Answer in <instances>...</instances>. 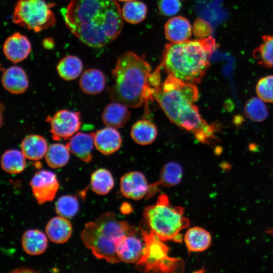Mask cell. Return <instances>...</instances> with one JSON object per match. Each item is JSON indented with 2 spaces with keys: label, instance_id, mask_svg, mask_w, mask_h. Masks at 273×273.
Masks as SVG:
<instances>
[{
  "label": "cell",
  "instance_id": "obj_33",
  "mask_svg": "<svg viewBox=\"0 0 273 273\" xmlns=\"http://www.w3.org/2000/svg\"><path fill=\"white\" fill-rule=\"evenodd\" d=\"M246 115L252 120L263 121L268 116V110L263 101L253 97L248 101L245 106Z\"/></svg>",
  "mask_w": 273,
  "mask_h": 273
},
{
  "label": "cell",
  "instance_id": "obj_25",
  "mask_svg": "<svg viewBox=\"0 0 273 273\" xmlns=\"http://www.w3.org/2000/svg\"><path fill=\"white\" fill-rule=\"evenodd\" d=\"M130 135L132 140L139 145H149L157 137V127L150 120H140L132 125Z\"/></svg>",
  "mask_w": 273,
  "mask_h": 273
},
{
  "label": "cell",
  "instance_id": "obj_29",
  "mask_svg": "<svg viewBox=\"0 0 273 273\" xmlns=\"http://www.w3.org/2000/svg\"><path fill=\"white\" fill-rule=\"evenodd\" d=\"M114 181L111 172L106 169L99 168L91 175L92 190L100 195L108 194L113 188Z\"/></svg>",
  "mask_w": 273,
  "mask_h": 273
},
{
  "label": "cell",
  "instance_id": "obj_34",
  "mask_svg": "<svg viewBox=\"0 0 273 273\" xmlns=\"http://www.w3.org/2000/svg\"><path fill=\"white\" fill-rule=\"evenodd\" d=\"M256 93L261 100L273 103V75H268L261 78L258 82Z\"/></svg>",
  "mask_w": 273,
  "mask_h": 273
},
{
  "label": "cell",
  "instance_id": "obj_23",
  "mask_svg": "<svg viewBox=\"0 0 273 273\" xmlns=\"http://www.w3.org/2000/svg\"><path fill=\"white\" fill-rule=\"evenodd\" d=\"M48 147L46 140L38 134L26 136L21 144V151L25 157L33 161H37L45 156Z\"/></svg>",
  "mask_w": 273,
  "mask_h": 273
},
{
  "label": "cell",
  "instance_id": "obj_15",
  "mask_svg": "<svg viewBox=\"0 0 273 273\" xmlns=\"http://www.w3.org/2000/svg\"><path fill=\"white\" fill-rule=\"evenodd\" d=\"M2 82L4 87L13 94H22L29 86L26 73L18 66H11L4 71Z\"/></svg>",
  "mask_w": 273,
  "mask_h": 273
},
{
  "label": "cell",
  "instance_id": "obj_38",
  "mask_svg": "<svg viewBox=\"0 0 273 273\" xmlns=\"http://www.w3.org/2000/svg\"><path fill=\"white\" fill-rule=\"evenodd\" d=\"M13 272H36L31 268L27 267H20L19 268H16L14 270Z\"/></svg>",
  "mask_w": 273,
  "mask_h": 273
},
{
  "label": "cell",
  "instance_id": "obj_16",
  "mask_svg": "<svg viewBox=\"0 0 273 273\" xmlns=\"http://www.w3.org/2000/svg\"><path fill=\"white\" fill-rule=\"evenodd\" d=\"M66 146L70 152L80 160L86 163L92 161L95 146L93 133L77 132L69 139Z\"/></svg>",
  "mask_w": 273,
  "mask_h": 273
},
{
  "label": "cell",
  "instance_id": "obj_41",
  "mask_svg": "<svg viewBox=\"0 0 273 273\" xmlns=\"http://www.w3.org/2000/svg\"><path fill=\"white\" fill-rule=\"evenodd\" d=\"M118 1H122V2H128V1H130L132 0H118Z\"/></svg>",
  "mask_w": 273,
  "mask_h": 273
},
{
  "label": "cell",
  "instance_id": "obj_24",
  "mask_svg": "<svg viewBox=\"0 0 273 273\" xmlns=\"http://www.w3.org/2000/svg\"><path fill=\"white\" fill-rule=\"evenodd\" d=\"M21 244L24 251L31 255L43 253L48 246L46 236L41 231L36 229L26 231L23 235Z\"/></svg>",
  "mask_w": 273,
  "mask_h": 273
},
{
  "label": "cell",
  "instance_id": "obj_4",
  "mask_svg": "<svg viewBox=\"0 0 273 273\" xmlns=\"http://www.w3.org/2000/svg\"><path fill=\"white\" fill-rule=\"evenodd\" d=\"M215 39L205 38L166 44L160 64L168 75L196 84L201 82L210 66V58L216 49Z\"/></svg>",
  "mask_w": 273,
  "mask_h": 273
},
{
  "label": "cell",
  "instance_id": "obj_30",
  "mask_svg": "<svg viewBox=\"0 0 273 273\" xmlns=\"http://www.w3.org/2000/svg\"><path fill=\"white\" fill-rule=\"evenodd\" d=\"M262 42L253 51V56L261 66L273 68V36L264 35Z\"/></svg>",
  "mask_w": 273,
  "mask_h": 273
},
{
  "label": "cell",
  "instance_id": "obj_1",
  "mask_svg": "<svg viewBox=\"0 0 273 273\" xmlns=\"http://www.w3.org/2000/svg\"><path fill=\"white\" fill-rule=\"evenodd\" d=\"M64 18L72 33L96 48L114 40L123 25L121 10L116 0H70Z\"/></svg>",
  "mask_w": 273,
  "mask_h": 273
},
{
  "label": "cell",
  "instance_id": "obj_7",
  "mask_svg": "<svg viewBox=\"0 0 273 273\" xmlns=\"http://www.w3.org/2000/svg\"><path fill=\"white\" fill-rule=\"evenodd\" d=\"M144 248L142 256L135 263V268L143 272H181L184 261L168 255L169 247L153 233L141 228Z\"/></svg>",
  "mask_w": 273,
  "mask_h": 273
},
{
  "label": "cell",
  "instance_id": "obj_2",
  "mask_svg": "<svg viewBox=\"0 0 273 273\" xmlns=\"http://www.w3.org/2000/svg\"><path fill=\"white\" fill-rule=\"evenodd\" d=\"M199 93L196 84L168 75L154 88L153 97L168 119L179 127L191 132L202 144L210 145L216 140L217 126L209 124L194 104Z\"/></svg>",
  "mask_w": 273,
  "mask_h": 273
},
{
  "label": "cell",
  "instance_id": "obj_3",
  "mask_svg": "<svg viewBox=\"0 0 273 273\" xmlns=\"http://www.w3.org/2000/svg\"><path fill=\"white\" fill-rule=\"evenodd\" d=\"M151 73V67L144 57L132 52L119 56L112 70L114 83L107 89L110 98L131 108L147 104L154 99Z\"/></svg>",
  "mask_w": 273,
  "mask_h": 273
},
{
  "label": "cell",
  "instance_id": "obj_14",
  "mask_svg": "<svg viewBox=\"0 0 273 273\" xmlns=\"http://www.w3.org/2000/svg\"><path fill=\"white\" fill-rule=\"evenodd\" d=\"M144 243L131 234L123 237L116 247L117 254L121 260L126 263H136L142 255Z\"/></svg>",
  "mask_w": 273,
  "mask_h": 273
},
{
  "label": "cell",
  "instance_id": "obj_36",
  "mask_svg": "<svg viewBox=\"0 0 273 273\" xmlns=\"http://www.w3.org/2000/svg\"><path fill=\"white\" fill-rule=\"evenodd\" d=\"M180 0H160L158 4V8L160 12L167 16L177 14L181 8Z\"/></svg>",
  "mask_w": 273,
  "mask_h": 273
},
{
  "label": "cell",
  "instance_id": "obj_27",
  "mask_svg": "<svg viewBox=\"0 0 273 273\" xmlns=\"http://www.w3.org/2000/svg\"><path fill=\"white\" fill-rule=\"evenodd\" d=\"M26 158L21 151L16 149L7 150L1 157L2 168L9 173H21L26 167Z\"/></svg>",
  "mask_w": 273,
  "mask_h": 273
},
{
  "label": "cell",
  "instance_id": "obj_11",
  "mask_svg": "<svg viewBox=\"0 0 273 273\" xmlns=\"http://www.w3.org/2000/svg\"><path fill=\"white\" fill-rule=\"evenodd\" d=\"M120 189L125 197L139 200L147 196L149 185L143 173L140 171H131L121 177Z\"/></svg>",
  "mask_w": 273,
  "mask_h": 273
},
{
  "label": "cell",
  "instance_id": "obj_35",
  "mask_svg": "<svg viewBox=\"0 0 273 273\" xmlns=\"http://www.w3.org/2000/svg\"><path fill=\"white\" fill-rule=\"evenodd\" d=\"M192 29L194 35L198 38L210 36L213 31L210 23L201 18L196 19Z\"/></svg>",
  "mask_w": 273,
  "mask_h": 273
},
{
  "label": "cell",
  "instance_id": "obj_21",
  "mask_svg": "<svg viewBox=\"0 0 273 273\" xmlns=\"http://www.w3.org/2000/svg\"><path fill=\"white\" fill-rule=\"evenodd\" d=\"M184 240L190 252H200L209 248L211 244L212 237L206 230L195 226L188 230Z\"/></svg>",
  "mask_w": 273,
  "mask_h": 273
},
{
  "label": "cell",
  "instance_id": "obj_26",
  "mask_svg": "<svg viewBox=\"0 0 273 273\" xmlns=\"http://www.w3.org/2000/svg\"><path fill=\"white\" fill-rule=\"evenodd\" d=\"M83 64L77 56L68 55L60 60L57 66L59 76L63 79L71 81L76 79L82 73Z\"/></svg>",
  "mask_w": 273,
  "mask_h": 273
},
{
  "label": "cell",
  "instance_id": "obj_12",
  "mask_svg": "<svg viewBox=\"0 0 273 273\" xmlns=\"http://www.w3.org/2000/svg\"><path fill=\"white\" fill-rule=\"evenodd\" d=\"M31 50V46L25 36L15 33L5 40L3 52L6 58L13 63H18L26 59Z\"/></svg>",
  "mask_w": 273,
  "mask_h": 273
},
{
  "label": "cell",
  "instance_id": "obj_22",
  "mask_svg": "<svg viewBox=\"0 0 273 273\" xmlns=\"http://www.w3.org/2000/svg\"><path fill=\"white\" fill-rule=\"evenodd\" d=\"M79 86L84 93L95 95L102 92L105 86L106 78L99 69L90 68L81 74L79 81Z\"/></svg>",
  "mask_w": 273,
  "mask_h": 273
},
{
  "label": "cell",
  "instance_id": "obj_5",
  "mask_svg": "<svg viewBox=\"0 0 273 273\" xmlns=\"http://www.w3.org/2000/svg\"><path fill=\"white\" fill-rule=\"evenodd\" d=\"M135 233L136 229L127 222L118 220L114 213L107 212L95 221L85 224L81 239L96 257L117 263L121 262L116 252L117 244L125 236Z\"/></svg>",
  "mask_w": 273,
  "mask_h": 273
},
{
  "label": "cell",
  "instance_id": "obj_28",
  "mask_svg": "<svg viewBox=\"0 0 273 273\" xmlns=\"http://www.w3.org/2000/svg\"><path fill=\"white\" fill-rule=\"evenodd\" d=\"M70 151L66 145L55 143L48 148L45 155L47 164L51 167L56 169L64 167L69 161Z\"/></svg>",
  "mask_w": 273,
  "mask_h": 273
},
{
  "label": "cell",
  "instance_id": "obj_9",
  "mask_svg": "<svg viewBox=\"0 0 273 273\" xmlns=\"http://www.w3.org/2000/svg\"><path fill=\"white\" fill-rule=\"evenodd\" d=\"M46 120L50 124L52 137L55 141L67 140L72 138L80 128L81 118L79 112L63 109Z\"/></svg>",
  "mask_w": 273,
  "mask_h": 273
},
{
  "label": "cell",
  "instance_id": "obj_39",
  "mask_svg": "<svg viewBox=\"0 0 273 273\" xmlns=\"http://www.w3.org/2000/svg\"><path fill=\"white\" fill-rule=\"evenodd\" d=\"M53 43L54 42L53 40L50 38L45 39L43 42L44 47L48 49L52 48L53 46Z\"/></svg>",
  "mask_w": 273,
  "mask_h": 273
},
{
  "label": "cell",
  "instance_id": "obj_37",
  "mask_svg": "<svg viewBox=\"0 0 273 273\" xmlns=\"http://www.w3.org/2000/svg\"><path fill=\"white\" fill-rule=\"evenodd\" d=\"M131 210L132 208L130 207V205L127 203L123 204L120 207L121 212L124 214L129 213Z\"/></svg>",
  "mask_w": 273,
  "mask_h": 273
},
{
  "label": "cell",
  "instance_id": "obj_6",
  "mask_svg": "<svg viewBox=\"0 0 273 273\" xmlns=\"http://www.w3.org/2000/svg\"><path fill=\"white\" fill-rule=\"evenodd\" d=\"M184 214V208L173 206L168 196L162 194L154 204L145 208L143 217L149 231L160 240L181 243L183 236L180 232L190 225V220Z\"/></svg>",
  "mask_w": 273,
  "mask_h": 273
},
{
  "label": "cell",
  "instance_id": "obj_13",
  "mask_svg": "<svg viewBox=\"0 0 273 273\" xmlns=\"http://www.w3.org/2000/svg\"><path fill=\"white\" fill-rule=\"evenodd\" d=\"M95 147L105 155H111L120 148L122 138L116 128L107 126L93 133Z\"/></svg>",
  "mask_w": 273,
  "mask_h": 273
},
{
  "label": "cell",
  "instance_id": "obj_40",
  "mask_svg": "<svg viewBox=\"0 0 273 273\" xmlns=\"http://www.w3.org/2000/svg\"><path fill=\"white\" fill-rule=\"evenodd\" d=\"M265 233L271 235L273 238V228L267 229Z\"/></svg>",
  "mask_w": 273,
  "mask_h": 273
},
{
  "label": "cell",
  "instance_id": "obj_10",
  "mask_svg": "<svg viewBox=\"0 0 273 273\" xmlns=\"http://www.w3.org/2000/svg\"><path fill=\"white\" fill-rule=\"evenodd\" d=\"M33 195L39 204L52 201L59 188L56 175L47 170H40L30 181Z\"/></svg>",
  "mask_w": 273,
  "mask_h": 273
},
{
  "label": "cell",
  "instance_id": "obj_18",
  "mask_svg": "<svg viewBox=\"0 0 273 273\" xmlns=\"http://www.w3.org/2000/svg\"><path fill=\"white\" fill-rule=\"evenodd\" d=\"M192 27L189 21L182 16H176L170 19L165 23L164 32L170 42H181L187 40L192 35Z\"/></svg>",
  "mask_w": 273,
  "mask_h": 273
},
{
  "label": "cell",
  "instance_id": "obj_19",
  "mask_svg": "<svg viewBox=\"0 0 273 273\" xmlns=\"http://www.w3.org/2000/svg\"><path fill=\"white\" fill-rule=\"evenodd\" d=\"M127 107L125 105L116 102L109 104L102 114L104 124L116 129L124 126L130 117V112Z\"/></svg>",
  "mask_w": 273,
  "mask_h": 273
},
{
  "label": "cell",
  "instance_id": "obj_31",
  "mask_svg": "<svg viewBox=\"0 0 273 273\" xmlns=\"http://www.w3.org/2000/svg\"><path fill=\"white\" fill-rule=\"evenodd\" d=\"M121 12L123 18L126 22L131 24H137L146 18L147 8L142 2L130 1L123 5Z\"/></svg>",
  "mask_w": 273,
  "mask_h": 273
},
{
  "label": "cell",
  "instance_id": "obj_32",
  "mask_svg": "<svg viewBox=\"0 0 273 273\" xmlns=\"http://www.w3.org/2000/svg\"><path fill=\"white\" fill-rule=\"evenodd\" d=\"M79 203L76 196L68 195L60 197L55 204V211L61 216L71 218L77 213Z\"/></svg>",
  "mask_w": 273,
  "mask_h": 273
},
{
  "label": "cell",
  "instance_id": "obj_20",
  "mask_svg": "<svg viewBox=\"0 0 273 273\" xmlns=\"http://www.w3.org/2000/svg\"><path fill=\"white\" fill-rule=\"evenodd\" d=\"M46 232L52 242L63 244L71 237L72 226L67 218L61 216H56L48 221L46 226Z\"/></svg>",
  "mask_w": 273,
  "mask_h": 273
},
{
  "label": "cell",
  "instance_id": "obj_17",
  "mask_svg": "<svg viewBox=\"0 0 273 273\" xmlns=\"http://www.w3.org/2000/svg\"><path fill=\"white\" fill-rule=\"evenodd\" d=\"M183 176V168L178 163L169 162L165 164L162 168L159 180L149 185V191L147 198L153 196L157 191L159 186L164 187H170L178 185Z\"/></svg>",
  "mask_w": 273,
  "mask_h": 273
},
{
  "label": "cell",
  "instance_id": "obj_8",
  "mask_svg": "<svg viewBox=\"0 0 273 273\" xmlns=\"http://www.w3.org/2000/svg\"><path fill=\"white\" fill-rule=\"evenodd\" d=\"M44 0H18L12 15L15 24L35 32L53 26L56 19L51 8Z\"/></svg>",
  "mask_w": 273,
  "mask_h": 273
}]
</instances>
